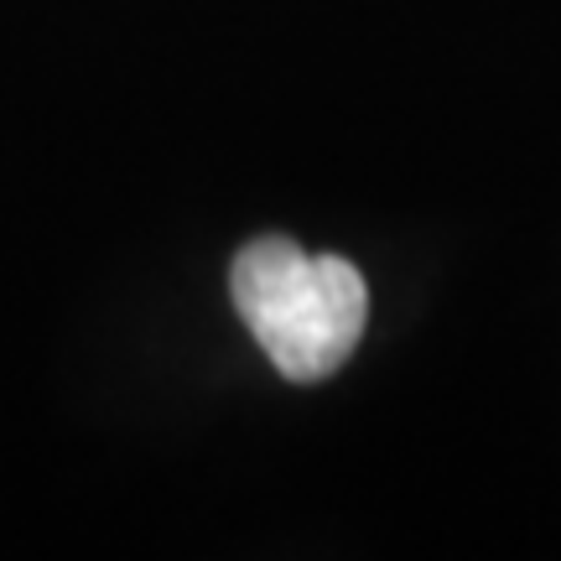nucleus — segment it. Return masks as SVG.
Here are the masks:
<instances>
[{
    "mask_svg": "<svg viewBox=\"0 0 561 561\" xmlns=\"http://www.w3.org/2000/svg\"><path fill=\"white\" fill-rule=\"evenodd\" d=\"M229 291L265 359L297 385L339 375L369 318L359 265L343 255H312L291 240L244 244L229 271Z\"/></svg>",
    "mask_w": 561,
    "mask_h": 561,
    "instance_id": "obj_1",
    "label": "nucleus"
}]
</instances>
